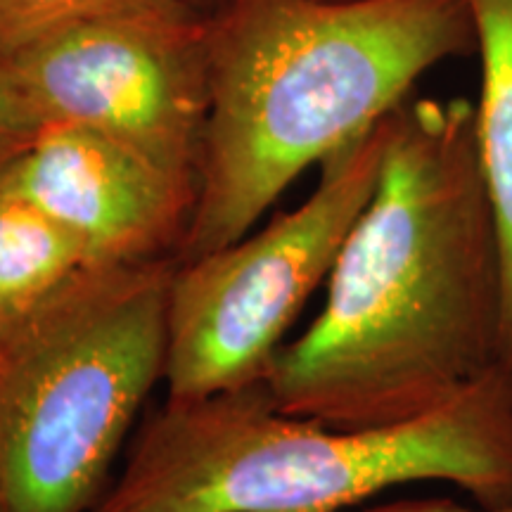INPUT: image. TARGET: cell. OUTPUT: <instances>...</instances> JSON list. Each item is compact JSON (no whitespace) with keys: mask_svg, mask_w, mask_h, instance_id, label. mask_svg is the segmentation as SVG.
Listing matches in <instances>:
<instances>
[{"mask_svg":"<svg viewBox=\"0 0 512 512\" xmlns=\"http://www.w3.org/2000/svg\"><path fill=\"white\" fill-rule=\"evenodd\" d=\"M328 278L320 316L264 375L283 413L394 425L501 366L503 256L470 100L408 95L387 114L375 192Z\"/></svg>","mask_w":512,"mask_h":512,"instance_id":"6da1fadb","label":"cell"},{"mask_svg":"<svg viewBox=\"0 0 512 512\" xmlns=\"http://www.w3.org/2000/svg\"><path fill=\"white\" fill-rule=\"evenodd\" d=\"M209 114L178 264L245 238L313 164L475 48L467 0H221Z\"/></svg>","mask_w":512,"mask_h":512,"instance_id":"7a4b0ae2","label":"cell"},{"mask_svg":"<svg viewBox=\"0 0 512 512\" xmlns=\"http://www.w3.org/2000/svg\"><path fill=\"white\" fill-rule=\"evenodd\" d=\"M451 482L512 503V375L491 370L411 420L328 427L287 415L264 380L171 401L91 512H339L389 486Z\"/></svg>","mask_w":512,"mask_h":512,"instance_id":"3957f363","label":"cell"},{"mask_svg":"<svg viewBox=\"0 0 512 512\" xmlns=\"http://www.w3.org/2000/svg\"><path fill=\"white\" fill-rule=\"evenodd\" d=\"M178 259L88 266L0 339V512H91L159 380Z\"/></svg>","mask_w":512,"mask_h":512,"instance_id":"277c9868","label":"cell"},{"mask_svg":"<svg viewBox=\"0 0 512 512\" xmlns=\"http://www.w3.org/2000/svg\"><path fill=\"white\" fill-rule=\"evenodd\" d=\"M387 117L320 162L309 200L259 233L178 264L169 292L164 382L171 401L264 380L280 339L328 278L373 197Z\"/></svg>","mask_w":512,"mask_h":512,"instance_id":"5b68a950","label":"cell"},{"mask_svg":"<svg viewBox=\"0 0 512 512\" xmlns=\"http://www.w3.org/2000/svg\"><path fill=\"white\" fill-rule=\"evenodd\" d=\"M0 60L41 128H88L197 183L209 19L188 0H131Z\"/></svg>","mask_w":512,"mask_h":512,"instance_id":"8992f818","label":"cell"},{"mask_svg":"<svg viewBox=\"0 0 512 512\" xmlns=\"http://www.w3.org/2000/svg\"><path fill=\"white\" fill-rule=\"evenodd\" d=\"M0 188L22 197L86 252L91 266L178 256L197 183L81 126H43Z\"/></svg>","mask_w":512,"mask_h":512,"instance_id":"52a82bcc","label":"cell"},{"mask_svg":"<svg viewBox=\"0 0 512 512\" xmlns=\"http://www.w3.org/2000/svg\"><path fill=\"white\" fill-rule=\"evenodd\" d=\"M482 62L477 147L503 256L501 366L512 375V0H467Z\"/></svg>","mask_w":512,"mask_h":512,"instance_id":"ba28073f","label":"cell"},{"mask_svg":"<svg viewBox=\"0 0 512 512\" xmlns=\"http://www.w3.org/2000/svg\"><path fill=\"white\" fill-rule=\"evenodd\" d=\"M88 266L72 235L34 204L0 188V339Z\"/></svg>","mask_w":512,"mask_h":512,"instance_id":"9c48e42d","label":"cell"},{"mask_svg":"<svg viewBox=\"0 0 512 512\" xmlns=\"http://www.w3.org/2000/svg\"><path fill=\"white\" fill-rule=\"evenodd\" d=\"M131 0H0V55Z\"/></svg>","mask_w":512,"mask_h":512,"instance_id":"30bf717a","label":"cell"},{"mask_svg":"<svg viewBox=\"0 0 512 512\" xmlns=\"http://www.w3.org/2000/svg\"><path fill=\"white\" fill-rule=\"evenodd\" d=\"M41 126L31 117L22 95L17 93L8 69L0 60V181L8 174L10 166L22 157L31 145Z\"/></svg>","mask_w":512,"mask_h":512,"instance_id":"8fae6325","label":"cell"},{"mask_svg":"<svg viewBox=\"0 0 512 512\" xmlns=\"http://www.w3.org/2000/svg\"><path fill=\"white\" fill-rule=\"evenodd\" d=\"M366 512H512V503L503 505V508L472 510L460 503L448 501V498H427V501H401V503L380 505V508H370Z\"/></svg>","mask_w":512,"mask_h":512,"instance_id":"7c38bea8","label":"cell"},{"mask_svg":"<svg viewBox=\"0 0 512 512\" xmlns=\"http://www.w3.org/2000/svg\"><path fill=\"white\" fill-rule=\"evenodd\" d=\"M188 3L192 5V8H197L200 12H204V15H209V12L214 10L216 5L221 3V0H188Z\"/></svg>","mask_w":512,"mask_h":512,"instance_id":"4fadbf2b","label":"cell"}]
</instances>
